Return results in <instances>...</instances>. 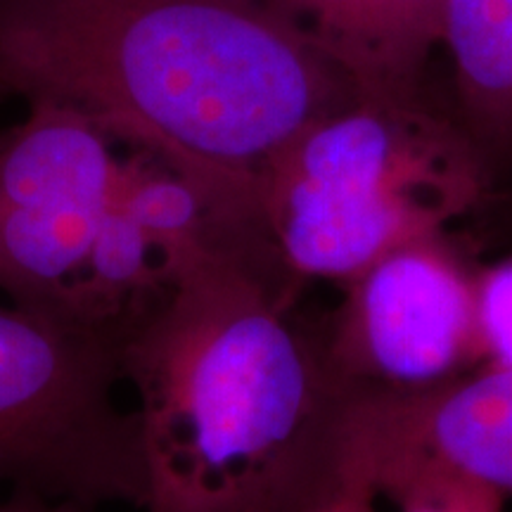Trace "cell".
Returning <instances> with one entry per match:
<instances>
[{
	"mask_svg": "<svg viewBox=\"0 0 512 512\" xmlns=\"http://www.w3.org/2000/svg\"><path fill=\"white\" fill-rule=\"evenodd\" d=\"M0 93L72 107L261 235L271 159L363 95L271 0H0Z\"/></svg>",
	"mask_w": 512,
	"mask_h": 512,
	"instance_id": "obj_1",
	"label": "cell"
},
{
	"mask_svg": "<svg viewBox=\"0 0 512 512\" xmlns=\"http://www.w3.org/2000/svg\"><path fill=\"white\" fill-rule=\"evenodd\" d=\"M297 297L273 261L214 249L176 268L128 325L143 512H306L332 489L354 392Z\"/></svg>",
	"mask_w": 512,
	"mask_h": 512,
	"instance_id": "obj_2",
	"label": "cell"
},
{
	"mask_svg": "<svg viewBox=\"0 0 512 512\" xmlns=\"http://www.w3.org/2000/svg\"><path fill=\"white\" fill-rule=\"evenodd\" d=\"M494 183L453 117L415 100L361 98L304 128L259 185L261 228L287 278L349 283L389 249L446 233Z\"/></svg>",
	"mask_w": 512,
	"mask_h": 512,
	"instance_id": "obj_3",
	"label": "cell"
},
{
	"mask_svg": "<svg viewBox=\"0 0 512 512\" xmlns=\"http://www.w3.org/2000/svg\"><path fill=\"white\" fill-rule=\"evenodd\" d=\"M126 330L0 304V491L145 510L136 408L119 403Z\"/></svg>",
	"mask_w": 512,
	"mask_h": 512,
	"instance_id": "obj_4",
	"label": "cell"
},
{
	"mask_svg": "<svg viewBox=\"0 0 512 512\" xmlns=\"http://www.w3.org/2000/svg\"><path fill=\"white\" fill-rule=\"evenodd\" d=\"M323 328L354 394H415L482 368L477 266L446 233L399 245L344 283Z\"/></svg>",
	"mask_w": 512,
	"mask_h": 512,
	"instance_id": "obj_5",
	"label": "cell"
},
{
	"mask_svg": "<svg viewBox=\"0 0 512 512\" xmlns=\"http://www.w3.org/2000/svg\"><path fill=\"white\" fill-rule=\"evenodd\" d=\"M344 444L373 460H434L508 498L512 370L479 368L415 394H354Z\"/></svg>",
	"mask_w": 512,
	"mask_h": 512,
	"instance_id": "obj_6",
	"label": "cell"
},
{
	"mask_svg": "<svg viewBox=\"0 0 512 512\" xmlns=\"http://www.w3.org/2000/svg\"><path fill=\"white\" fill-rule=\"evenodd\" d=\"M347 69L363 95L415 100L441 46V0H271Z\"/></svg>",
	"mask_w": 512,
	"mask_h": 512,
	"instance_id": "obj_7",
	"label": "cell"
},
{
	"mask_svg": "<svg viewBox=\"0 0 512 512\" xmlns=\"http://www.w3.org/2000/svg\"><path fill=\"white\" fill-rule=\"evenodd\" d=\"M441 46L453 72L451 112L496 195L512 185V0H441Z\"/></svg>",
	"mask_w": 512,
	"mask_h": 512,
	"instance_id": "obj_8",
	"label": "cell"
},
{
	"mask_svg": "<svg viewBox=\"0 0 512 512\" xmlns=\"http://www.w3.org/2000/svg\"><path fill=\"white\" fill-rule=\"evenodd\" d=\"M344 453L366 467L380 496L392 498L399 512H503L501 491L453 467L425 458L373 460L347 444Z\"/></svg>",
	"mask_w": 512,
	"mask_h": 512,
	"instance_id": "obj_9",
	"label": "cell"
},
{
	"mask_svg": "<svg viewBox=\"0 0 512 512\" xmlns=\"http://www.w3.org/2000/svg\"><path fill=\"white\" fill-rule=\"evenodd\" d=\"M477 323L482 368L512 370V249L477 266Z\"/></svg>",
	"mask_w": 512,
	"mask_h": 512,
	"instance_id": "obj_10",
	"label": "cell"
},
{
	"mask_svg": "<svg viewBox=\"0 0 512 512\" xmlns=\"http://www.w3.org/2000/svg\"><path fill=\"white\" fill-rule=\"evenodd\" d=\"M377 498H380V491H377L370 472L342 451L337 482L306 512H377Z\"/></svg>",
	"mask_w": 512,
	"mask_h": 512,
	"instance_id": "obj_11",
	"label": "cell"
},
{
	"mask_svg": "<svg viewBox=\"0 0 512 512\" xmlns=\"http://www.w3.org/2000/svg\"><path fill=\"white\" fill-rule=\"evenodd\" d=\"M0 512H86L69 503H53L46 498L8 494L0 501Z\"/></svg>",
	"mask_w": 512,
	"mask_h": 512,
	"instance_id": "obj_12",
	"label": "cell"
},
{
	"mask_svg": "<svg viewBox=\"0 0 512 512\" xmlns=\"http://www.w3.org/2000/svg\"><path fill=\"white\" fill-rule=\"evenodd\" d=\"M491 200H501V202H505L512 209V185H508V188H503V190H498L496 195L491 197Z\"/></svg>",
	"mask_w": 512,
	"mask_h": 512,
	"instance_id": "obj_13",
	"label": "cell"
}]
</instances>
